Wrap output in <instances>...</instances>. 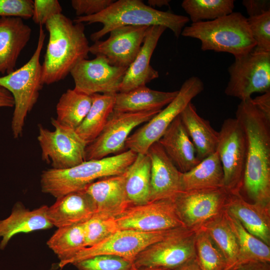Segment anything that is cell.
<instances>
[{
  "label": "cell",
  "instance_id": "1",
  "mask_svg": "<svg viewBox=\"0 0 270 270\" xmlns=\"http://www.w3.org/2000/svg\"><path fill=\"white\" fill-rule=\"evenodd\" d=\"M252 98L241 101L236 113L246 142L240 192L243 190L252 202L270 206V118L254 104Z\"/></svg>",
  "mask_w": 270,
  "mask_h": 270
},
{
  "label": "cell",
  "instance_id": "2",
  "mask_svg": "<svg viewBox=\"0 0 270 270\" xmlns=\"http://www.w3.org/2000/svg\"><path fill=\"white\" fill-rule=\"evenodd\" d=\"M44 25L49 37L42 72L44 84L48 85L64 79L78 62L88 59L90 46L84 24L62 14Z\"/></svg>",
  "mask_w": 270,
  "mask_h": 270
},
{
  "label": "cell",
  "instance_id": "3",
  "mask_svg": "<svg viewBox=\"0 0 270 270\" xmlns=\"http://www.w3.org/2000/svg\"><path fill=\"white\" fill-rule=\"evenodd\" d=\"M73 21L76 23L102 24V28L90 36L91 40L96 42L112 30L126 26H163L170 30L178 38L190 18L154 8L140 0H118L98 14L76 16Z\"/></svg>",
  "mask_w": 270,
  "mask_h": 270
},
{
  "label": "cell",
  "instance_id": "4",
  "mask_svg": "<svg viewBox=\"0 0 270 270\" xmlns=\"http://www.w3.org/2000/svg\"><path fill=\"white\" fill-rule=\"evenodd\" d=\"M137 154L127 150L112 156L85 160L71 168H50L40 176L42 192L56 198L84 190L97 180L123 174L135 160Z\"/></svg>",
  "mask_w": 270,
  "mask_h": 270
},
{
  "label": "cell",
  "instance_id": "5",
  "mask_svg": "<svg viewBox=\"0 0 270 270\" xmlns=\"http://www.w3.org/2000/svg\"><path fill=\"white\" fill-rule=\"evenodd\" d=\"M181 35L199 40L203 51L228 52L234 58L250 52L256 45L247 18L240 12L192 23L183 28Z\"/></svg>",
  "mask_w": 270,
  "mask_h": 270
},
{
  "label": "cell",
  "instance_id": "6",
  "mask_svg": "<svg viewBox=\"0 0 270 270\" xmlns=\"http://www.w3.org/2000/svg\"><path fill=\"white\" fill-rule=\"evenodd\" d=\"M45 38L42 26H40L37 46L28 61L12 72L0 76V86L8 90L14 100L11 126L14 138L22 136L25 120L36 102L44 84L40 56Z\"/></svg>",
  "mask_w": 270,
  "mask_h": 270
},
{
  "label": "cell",
  "instance_id": "7",
  "mask_svg": "<svg viewBox=\"0 0 270 270\" xmlns=\"http://www.w3.org/2000/svg\"><path fill=\"white\" fill-rule=\"evenodd\" d=\"M204 89L200 78L193 76L186 79L170 103L128 138L125 148L137 154H146L149 148L159 140L173 120Z\"/></svg>",
  "mask_w": 270,
  "mask_h": 270
},
{
  "label": "cell",
  "instance_id": "8",
  "mask_svg": "<svg viewBox=\"0 0 270 270\" xmlns=\"http://www.w3.org/2000/svg\"><path fill=\"white\" fill-rule=\"evenodd\" d=\"M196 232L186 227L174 229L138 254L134 261L136 268L174 270L196 258Z\"/></svg>",
  "mask_w": 270,
  "mask_h": 270
},
{
  "label": "cell",
  "instance_id": "9",
  "mask_svg": "<svg viewBox=\"0 0 270 270\" xmlns=\"http://www.w3.org/2000/svg\"><path fill=\"white\" fill-rule=\"evenodd\" d=\"M230 80L225 88L226 96L242 100L254 92L270 90V52L250 53L234 58L228 67Z\"/></svg>",
  "mask_w": 270,
  "mask_h": 270
},
{
  "label": "cell",
  "instance_id": "10",
  "mask_svg": "<svg viewBox=\"0 0 270 270\" xmlns=\"http://www.w3.org/2000/svg\"><path fill=\"white\" fill-rule=\"evenodd\" d=\"M51 123L54 130L38 126L42 160L56 170L71 168L85 161L87 144L75 130L61 124L54 118H51Z\"/></svg>",
  "mask_w": 270,
  "mask_h": 270
},
{
  "label": "cell",
  "instance_id": "11",
  "mask_svg": "<svg viewBox=\"0 0 270 270\" xmlns=\"http://www.w3.org/2000/svg\"><path fill=\"white\" fill-rule=\"evenodd\" d=\"M216 152L224 172V188L228 192H240L246 154L244 132L238 120L228 118L218 132Z\"/></svg>",
  "mask_w": 270,
  "mask_h": 270
},
{
  "label": "cell",
  "instance_id": "12",
  "mask_svg": "<svg viewBox=\"0 0 270 270\" xmlns=\"http://www.w3.org/2000/svg\"><path fill=\"white\" fill-rule=\"evenodd\" d=\"M114 220L118 230L152 232L186 227L172 200L130 205Z\"/></svg>",
  "mask_w": 270,
  "mask_h": 270
},
{
  "label": "cell",
  "instance_id": "13",
  "mask_svg": "<svg viewBox=\"0 0 270 270\" xmlns=\"http://www.w3.org/2000/svg\"><path fill=\"white\" fill-rule=\"evenodd\" d=\"M173 230L152 232L119 230L96 244L82 249L58 266L62 269L68 264L104 254L116 256L134 262L142 250L163 239Z\"/></svg>",
  "mask_w": 270,
  "mask_h": 270
},
{
  "label": "cell",
  "instance_id": "14",
  "mask_svg": "<svg viewBox=\"0 0 270 270\" xmlns=\"http://www.w3.org/2000/svg\"><path fill=\"white\" fill-rule=\"evenodd\" d=\"M160 110L137 112H113L100 134L86 146L85 160L101 159L110 154L118 152L125 148L126 142L132 130L150 120Z\"/></svg>",
  "mask_w": 270,
  "mask_h": 270
},
{
  "label": "cell",
  "instance_id": "15",
  "mask_svg": "<svg viewBox=\"0 0 270 270\" xmlns=\"http://www.w3.org/2000/svg\"><path fill=\"white\" fill-rule=\"evenodd\" d=\"M127 68L110 64L102 56L78 62L70 72L76 90L88 95L119 92Z\"/></svg>",
  "mask_w": 270,
  "mask_h": 270
},
{
  "label": "cell",
  "instance_id": "16",
  "mask_svg": "<svg viewBox=\"0 0 270 270\" xmlns=\"http://www.w3.org/2000/svg\"><path fill=\"white\" fill-rule=\"evenodd\" d=\"M228 195L224 188L184 191L172 200L185 226L196 230L224 210Z\"/></svg>",
  "mask_w": 270,
  "mask_h": 270
},
{
  "label": "cell",
  "instance_id": "17",
  "mask_svg": "<svg viewBox=\"0 0 270 270\" xmlns=\"http://www.w3.org/2000/svg\"><path fill=\"white\" fill-rule=\"evenodd\" d=\"M149 26H126L112 30L108 39L94 42L90 53L104 56L114 66L128 68L143 43Z\"/></svg>",
  "mask_w": 270,
  "mask_h": 270
},
{
  "label": "cell",
  "instance_id": "18",
  "mask_svg": "<svg viewBox=\"0 0 270 270\" xmlns=\"http://www.w3.org/2000/svg\"><path fill=\"white\" fill-rule=\"evenodd\" d=\"M146 154L150 160L149 201L174 200L182 192V172L158 142L149 148Z\"/></svg>",
  "mask_w": 270,
  "mask_h": 270
},
{
  "label": "cell",
  "instance_id": "19",
  "mask_svg": "<svg viewBox=\"0 0 270 270\" xmlns=\"http://www.w3.org/2000/svg\"><path fill=\"white\" fill-rule=\"evenodd\" d=\"M84 190L92 198L94 214L98 216L115 218L131 205L126 192L124 172L96 180Z\"/></svg>",
  "mask_w": 270,
  "mask_h": 270
},
{
  "label": "cell",
  "instance_id": "20",
  "mask_svg": "<svg viewBox=\"0 0 270 270\" xmlns=\"http://www.w3.org/2000/svg\"><path fill=\"white\" fill-rule=\"evenodd\" d=\"M224 210L250 234L270 246V206L249 202L240 192H228Z\"/></svg>",
  "mask_w": 270,
  "mask_h": 270
},
{
  "label": "cell",
  "instance_id": "21",
  "mask_svg": "<svg viewBox=\"0 0 270 270\" xmlns=\"http://www.w3.org/2000/svg\"><path fill=\"white\" fill-rule=\"evenodd\" d=\"M166 28L160 26H149L142 46L133 62L127 68L119 92H125L146 86L159 76L158 72L150 64L152 54L158 41Z\"/></svg>",
  "mask_w": 270,
  "mask_h": 270
},
{
  "label": "cell",
  "instance_id": "22",
  "mask_svg": "<svg viewBox=\"0 0 270 270\" xmlns=\"http://www.w3.org/2000/svg\"><path fill=\"white\" fill-rule=\"evenodd\" d=\"M32 29L22 19L0 18V74L14 70L18 57L30 38Z\"/></svg>",
  "mask_w": 270,
  "mask_h": 270
},
{
  "label": "cell",
  "instance_id": "23",
  "mask_svg": "<svg viewBox=\"0 0 270 270\" xmlns=\"http://www.w3.org/2000/svg\"><path fill=\"white\" fill-rule=\"evenodd\" d=\"M96 208L90 196L82 190L56 198L48 208L49 221L58 228L84 223L95 214Z\"/></svg>",
  "mask_w": 270,
  "mask_h": 270
},
{
  "label": "cell",
  "instance_id": "24",
  "mask_svg": "<svg viewBox=\"0 0 270 270\" xmlns=\"http://www.w3.org/2000/svg\"><path fill=\"white\" fill-rule=\"evenodd\" d=\"M180 115L173 120L158 142L179 171L184 173L200 161Z\"/></svg>",
  "mask_w": 270,
  "mask_h": 270
},
{
  "label": "cell",
  "instance_id": "25",
  "mask_svg": "<svg viewBox=\"0 0 270 270\" xmlns=\"http://www.w3.org/2000/svg\"><path fill=\"white\" fill-rule=\"evenodd\" d=\"M48 206H42L32 210L16 203L10 216L0 220V249L4 250L12 236L20 233H28L47 230L53 226L47 217Z\"/></svg>",
  "mask_w": 270,
  "mask_h": 270
},
{
  "label": "cell",
  "instance_id": "26",
  "mask_svg": "<svg viewBox=\"0 0 270 270\" xmlns=\"http://www.w3.org/2000/svg\"><path fill=\"white\" fill-rule=\"evenodd\" d=\"M178 90L162 92L142 86L115 95L114 112H137L160 110L170 103Z\"/></svg>",
  "mask_w": 270,
  "mask_h": 270
},
{
  "label": "cell",
  "instance_id": "27",
  "mask_svg": "<svg viewBox=\"0 0 270 270\" xmlns=\"http://www.w3.org/2000/svg\"><path fill=\"white\" fill-rule=\"evenodd\" d=\"M180 116L194 144L200 161L216 152L218 132L214 129L208 120L198 115L192 102L187 105Z\"/></svg>",
  "mask_w": 270,
  "mask_h": 270
},
{
  "label": "cell",
  "instance_id": "28",
  "mask_svg": "<svg viewBox=\"0 0 270 270\" xmlns=\"http://www.w3.org/2000/svg\"><path fill=\"white\" fill-rule=\"evenodd\" d=\"M182 192L224 188V172L217 152L202 160L189 171L181 174Z\"/></svg>",
  "mask_w": 270,
  "mask_h": 270
},
{
  "label": "cell",
  "instance_id": "29",
  "mask_svg": "<svg viewBox=\"0 0 270 270\" xmlns=\"http://www.w3.org/2000/svg\"><path fill=\"white\" fill-rule=\"evenodd\" d=\"M115 95L100 94L92 95L91 107L82 122L75 129L87 145L100 134L113 112Z\"/></svg>",
  "mask_w": 270,
  "mask_h": 270
},
{
  "label": "cell",
  "instance_id": "30",
  "mask_svg": "<svg viewBox=\"0 0 270 270\" xmlns=\"http://www.w3.org/2000/svg\"><path fill=\"white\" fill-rule=\"evenodd\" d=\"M125 190L131 205L149 201L150 160L146 154H138L135 160L124 172Z\"/></svg>",
  "mask_w": 270,
  "mask_h": 270
},
{
  "label": "cell",
  "instance_id": "31",
  "mask_svg": "<svg viewBox=\"0 0 270 270\" xmlns=\"http://www.w3.org/2000/svg\"><path fill=\"white\" fill-rule=\"evenodd\" d=\"M224 210L238 246V258L234 268L248 262H270V246L248 232L236 218Z\"/></svg>",
  "mask_w": 270,
  "mask_h": 270
},
{
  "label": "cell",
  "instance_id": "32",
  "mask_svg": "<svg viewBox=\"0 0 270 270\" xmlns=\"http://www.w3.org/2000/svg\"><path fill=\"white\" fill-rule=\"evenodd\" d=\"M199 228L207 233L224 256L226 262V270L234 268L238 258V246L234 234L226 220L224 210L204 224Z\"/></svg>",
  "mask_w": 270,
  "mask_h": 270
},
{
  "label": "cell",
  "instance_id": "33",
  "mask_svg": "<svg viewBox=\"0 0 270 270\" xmlns=\"http://www.w3.org/2000/svg\"><path fill=\"white\" fill-rule=\"evenodd\" d=\"M92 95L68 89L62 94L56 106V120L75 130L82 122L92 104Z\"/></svg>",
  "mask_w": 270,
  "mask_h": 270
},
{
  "label": "cell",
  "instance_id": "34",
  "mask_svg": "<svg viewBox=\"0 0 270 270\" xmlns=\"http://www.w3.org/2000/svg\"><path fill=\"white\" fill-rule=\"evenodd\" d=\"M84 223L58 228L46 242L60 260L58 266L86 248Z\"/></svg>",
  "mask_w": 270,
  "mask_h": 270
},
{
  "label": "cell",
  "instance_id": "35",
  "mask_svg": "<svg viewBox=\"0 0 270 270\" xmlns=\"http://www.w3.org/2000/svg\"><path fill=\"white\" fill-rule=\"evenodd\" d=\"M234 0H184L182 7L192 23L212 20L233 12Z\"/></svg>",
  "mask_w": 270,
  "mask_h": 270
},
{
  "label": "cell",
  "instance_id": "36",
  "mask_svg": "<svg viewBox=\"0 0 270 270\" xmlns=\"http://www.w3.org/2000/svg\"><path fill=\"white\" fill-rule=\"evenodd\" d=\"M196 260L202 270H225L226 260L210 236L199 228L196 232Z\"/></svg>",
  "mask_w": 270,
  "mask_h": 270
},
{
  "label": "cell",
  "instance_id": "37",
  "mask_svg": "<svg viewBox=\"0 0 270 270\" xmlns=\"http://www.w3.org/2000/svg\"><path fill=\"white\" fill-rule=\"evenodd\" d=\"M83 224L86 248L96 244L118 230L114 218L95 214Z\"/></svg>",
  "mask_w": 270,
  "mask_h": 270
},
{
  "label": "cell",
  "instance_id": "38",
  "mask_svg": "<svg viewBox=\"0 0 270 270\" xmlns=\"http://www.w3.org/2000/svg\"><path fill=\"white\" fill-rule=\"evenodd\" d=\"M78 270H136L134 262L113 255L94 256L72 264Z\"/></svg>",
  "mask_w": 270,
  "mask_h": 270
},
{
  "label": "cell",
  "instance_id": "39",
  "mask_svg": "<svg viewBox=\"0 0 270 270\" xmlns=\"http://www.w3.org/2000/svg\"><path fill=\"white\" fill-rule=\"evenodd\" d=\"M247 19L256 44L253 51L270 52V11Z\"/></svg>",
  "mask_w": 270,
  "mask_h": 270
},
{
  "label": "cell",
  "instance_id": "40",
  "mask_svg": "<svg viewBox=\"0 0 270 270\" xmlns=\"http://www.w3.org/2000/svg\"><path fill=\"white\" fill-rule=\"evenodd\" d=\"M33 8L32 0H0V16L28 19L32 17Z\"/></svg>",
  "mask_w": 270,
  "mask_h": 270
},
{
  "label": "cell",
  "instance_id": "41",
  "mask_svg": "<svg viewBox=\"0 0 270 270\" xmlns=\"http://www.w3.org/2000/svg\"><path fill=\"white\" fill-rule=\"evenodd\" d=\"M62 11L57 0H34L32 18L34 23L42 26L54 16L62 14Z\"/></svg>",
  "mask_w": 270,
  "mask_h": 270
},
{
  "label": "cell",
  "instance_id": "42",
  "mask_svg": "<svg viewBox=\"0 0 270 270\" xmlns=\"http://www.w3.org/2000/svg\"><path fill=\"white\" fill-rule=\"evenodd\" d=\"M112 0H72L71 5L77 16H87L98 14L110 6Z\"/></svg>",
  "mask_w": 270,
  "mask_h": 270
},
{
  "label": "cell",
  "instance_id": "43",
  "mask_svg": "<svg viewBox=\"0 0 270 270\" xmlns=\"http://www.w3.org/2000/svg\"><path fill=\"white\" fill-rule=\"evenodd\" d=\"M242 4L249 17L259 16L270 11L269 0H244Z\"/></svg>",
  "mask_w": 270,
  "mask_h": 270
},
{
  "label": "cell",
  "instance_id": "44",
  "mask_svg": "<svg viewBox=\"0 0 270 270\" xmlns=\"http://www.w3.org/2000/svg\"><path fill=\"white\" fill-rule=\"evenodd\" d=\"M254 104L266 116L270 118V90L252 98Z\"/></svg>",
  "mask_w": 270,
  "mask_h": 270
},
{
  "label": "cell",
  "instance_id": "45",
  "mask_svg": "<svg viewBox=\"0 0 270 270\" xmlns=\"http://www.w3.org/2000/svg\"><path fill=\"white\" fill-rule=\"evenodd\" d=\"M236 270H270V262H253L241 264Z\"/></svg>",
  "mask_w": 270,
  "mask_h": 270
},
{
  "label": "cell",
  "instance_id": "46",
  "mask_svg": "<svg viewBox=\"0 0 270 270\" xmlns=\"http://www.w3.org/2000/svg\"><path fill=\"white\" fill-rule=\"evenodd\" d=\"M14 106V100L10 93L4 88L0 86V108Z\"/></svg>",
  "mask_w": 270,
  "mask_h": 270
},
{
  "label": "cell",
  "instance_id": "47",
  "mask_svg": "<svg viewBox=\"0 0 270 270\" xmlns=\"http://www.w3.org/2000/svg\"><path fill=\"white\" fill-rule=\"evenodd\" d=\"M174 270H202L196 258L191 260Z\"/></svg>",
  "mask_w": 270,
  "mask_h": 270
},
{
  "label": "cell",
  "instance_id": "48",
  "mask_svg": "<svg viewBox=\"0 0 270 270\" xmlns=\"http://www.w3.org/2000/svg\"><path fill=\"white\" fill-rule=\"evenodd\" d=\"M170 0H148V6L154 8V7L161 8L164 6H169Z\"/></svg>",
  "mask_w": 270,
  "mask_h": 270
},
{
  "label": "cell",
  "instance_id": "49",
  "mask_svg": "<svg viewBox=\"0 0 270 270\" xmlns=\"http://www.w3.org/2000/svg\"><path fill=\"white\" fill-rule=\"evenodd\" d=\"M136 270H168V269H164V268H136Z\"/></svg>",
  "mask_w": 270,
  "mask_h": 270
},
{
  "label": "cell",
  "instance_id": "50",
  "mask_svg": "<svg viewBox=\"0 0 270 270\" xmlns=\"http://www.w3.org/2000/svg\"><path fill=\"white\" fill-rule=\"evenodd\" d=\"M236 270L234 269V268H229V269H226V270Z\"/></svg>",
  "mask_w": 270,
  "mask_h": 270
}]
</instances>
